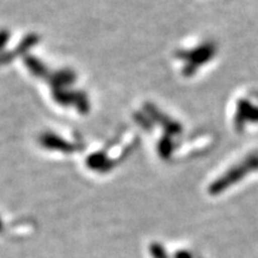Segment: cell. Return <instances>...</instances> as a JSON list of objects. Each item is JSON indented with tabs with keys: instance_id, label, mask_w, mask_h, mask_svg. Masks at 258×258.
Segmentation results:
<instances>
[{
	"instance_id": "obj_1",
	"label": "cell",
	"mask_w": 258,
	"mask_h": 258,
	"mask_svg": "<svg viewBox=\"0 0 258 258\" xmlns=\"http://www.w3.org/2000/svg\"><path fill=\"white\" fill-rule=\"evenodd\" d=\"M258 171V151L247 154L244 159H241L239 163L235 164L228 169L224 175L218 177L214 182L209 185V194L211 195H219L226 191L228 188L239 183L241 179L249 176L250 173Z\"/></svg>"
},
{
	"instance_id": "obj_2",
	"label": "cell",
	"mask_w": 258,
	"mask_h": 258,
	"mask_svg": "<svg viewBox=\"0 0 258 258\" xmlns=\"http://www.w3.org/2000/svg\"><path fill=\"white\" fill-rule=\"evenodd\" d=\"M258 123V104L249 98H241L237 102L234 115V125L238 132L244 131L246 125Z\"/></svg>"
},
{
	"instance_id": "obj_3",
	"label": "cell",
	"mask_w": 258,
	"mask_h": 258,
	"mask_svg": "<svg viewBox=\"0 0 258 258\" xmlns=\"http://www.w3.org/2000/svg\"><path fill=\"white\" fill-rule=\"evenodd\" d=\"M215 53H217V47H215L213 42H207V43L202 44V46L198 47L196 49L189 51L188 55H186V61H188L186 71L189 73H194L200 66L212 60Z\"/></svg>"
},
{
	"instance_id": "obj_4",
	"label": "cell",
	"mask_w": 258,
	"mask_h": 258,
	"mask_svg": "<svg viewBox=\"0 0 258 258\" xmlns=\"http://www.w3.org/2000/svg\"><path fill=\"white\" fill-rule=\"evenodd\" d=\"M178 258H190V256H189L188 253H185V252H180L178 254Z\"/></svg>"
}]
</instances>
